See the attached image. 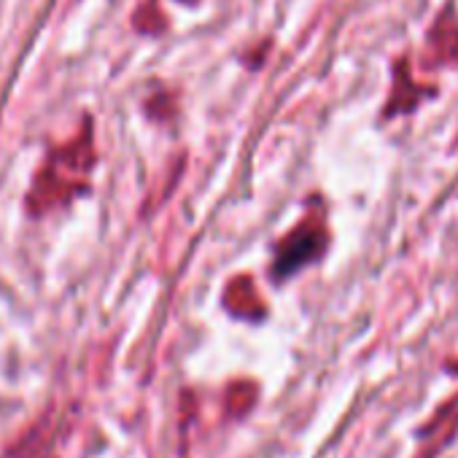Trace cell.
Returning a JSON list of instances; mask_svg holds the SVG:
<instances>
[{
	"label": "cell",
	"instance_id": "7a4b0ae2",
	"mask_svg": "<svg viewBox=\"0 0 458 458\" xmlns=\"http://www.w3.org/2000/svg\"><path fill=\"white\" fill-rule=\"evenodd\" d=\"M324 249H327V226L321 218L308 216L281 241V246L276 251V262H273V278L284 281V278L294 276L300 267L316 262L324 254Z\"/></svg>",
	"mask_w": 458,
	"mask_h": 458
},
{
	"label": "cell",
	"instance_id": "6da1fadb",
	"mask_svg": "<svg viewBox=\"0 0 458 458\" xmlns=\"http://www.w3.org/2000/svg\"><path fill=\"white\" fill-rule=\"evenodd\" d=\"M92 165H95L92 132L84 130L73 143L49 154L28 194V210L33 216H41L68 205L73 197L87 191Z\"/></svg>",
	"mask_w": 458,
	"mask_h": 458
},
{
	"label": "cell",
	"instance_id": "3957f363",
	"mask_svg": "<svg viewBox=\"0 0 458 458\" xmlns=\"http://www.w3.org/2000/svg\"><path fill=\"white\" fill-rule=\"evenodd\" d=\"M224 305L233 316L246 318V321H257V318L265 316V302H262V297H259V292H257V286H254V281L249 276L235 278L233 284L226 286Z\"/></svg>",
	"mask_w": 458,
	"mask_h": 458
}]
</instances>
